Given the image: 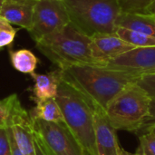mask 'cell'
<instances>
[{
    "label": "cell",
    "mask_w": 155,
    "mask_h": 155,
    "mask_svg": "<svg viewBox=\"0 0 155 155\" xmlns=\"http://www.w3.org/2000/svg\"><path fill=\"white\" fill-rule=\"evenodd\" d=\"M60 69L64 81L104 110L118 94L129 84L137 83L143 75L95 64H74Z\"/></svg>",
    "instance_id": "obj_1"
},
{
    "label": "cell",
    "mask_w": 155,
    "mask_h": 155,
    "mask_svg": "<svg viewBox=\"0 0 155 155\" xmlns=\"http://www.w3.org/2000/svg\"><path fill=\"white\" fill-rule=\"evenodd\" d=\"M55 101L64 121L84 151L97 155L94 138V104L73 85L62 79Z\"/></svg>",
    "instance_id": "obj_2"
},
{
    "label": "cell",
    "mask_w": 155,
    "mask_h": 155,
    "mask_svg": "<svg viewBox=\"0 0 155 155\" xmlns=\"http://www.w3.org/2000/svg\"><path fill=\"white\" fill-rule=\"evenodd\" d=\"M91 37L72 22L35 43L36 48L51 62L64 68L74 64H95L91 52Z\"/></svg>",
    "instance_id": "obj_3"
},
{
    "label": "cell",
    "mask_w": 155,
    "mask_h": 155,
    "mask_svg": "<svg viewBox=\"0 0 155 155\" xmlns=\"http://www.w3.org/2000/svg\"><path fill=\"white\" fill-rule=\"evenodd\" d=\"M70 21L87 36L116 34L118 0H63Z\"/></svg>",
    "instance_id": "obj_4"
},
{
    "label": "cell",
    "mask_w": 155,
    "mask_h": 155,
    "mask_svg": "<svg viewBox=\"0 0 155 155\" xmlns=\"http://www.w3.org/2000/svg\"><path fill=\"white\" fill-rule=\"evenodd\" d=\"M152 98L137 84L125 87L106 106L104 112L115 130L137 133L149 116Z\"/></svg>",
    "instance_id": "obj_5"
},
{
    "label": "cell",
    "mask_w": 155,
    "mask_h": 155,
    "mask_svg": "<svg viewBox=\"0 0 155 155\" xmlns=\"http://www.w3.org/2000/svg\"><path fill=\"white\" fill-rule=\"evenodd\" d=\"M32 121L35 140L46 155H84V149L65 123Z\"/></svg>",
    "instance_id": "obj_6"
},
{
    "label": "cell",
    "mask_w": 155,
    "mask_h": 155,
    "mask_svg": "<svg viewBox=\"0 0 155 155\" xmlns=\"http://www.w3.org/2000/svg\"><path fill=\"white\" fill-rule=\"evenodd\" d=\"M70 18L63 0H36L31 28L28 30L35 42L61 30Z\"/></svg>",
    "instance_id": "obj_7"
},
{
    "label": "cell",
    "mask_w": 155,
    "mask_h": 155,
    "mask_svg": "<svg viewBox=\"0 0 155 155\" xmlns=\"http://www.w3.org/2000/svg\"><path fill=\"white\" fill-rule=\"evenodd\" d=\"M8 124L13 131L15 143L23 155H36L33 121L18 98L14 104Z\"/></svg>",
    "instance_id": "obj_8"
},
{
    "label": "cell",
    "mask_w": 155,
    "mask_h": 155,
    "mask_svg": "<svg viewBox=\"0 0 155 155\" xmlns=\"http://www.w3.org/2000/svg\"><path fill=\"white\" fill-rule=\"evenodd\" d=\"M105 66L140 74H154L155 46L134 48L111 60Z\"/></svg>",
    "instance_id": "obj_9"
},
{
    "label": "cell",
    "mask_w": 155,
    "mask_h": 155,
    "mask_svg": "<svg viewBox=\"0 0 155 155\" xmlns=\"http://www.w3.org/2000/svg\"><path fill=\"white\" fill-rule=\"evenodd\" d=\"M91 52L98 65L105 66L108 62L135 48L116 34L98 35L91 37Z\"/></svg>",
    "instance_id": "obj_10"
},
{
    "label": "cell",
    "mask_w": 155,
    "mask_h": 155,
    "mask_svg": "<svg viewBox=\"0 0 155 155\" xmlns=\"http://www.w3.org/2000/svg\"><path fill=\"white\" fill-rule=\"evenodd\" d=\"M94 138L97 155H119L120 146L116 130L111 125L105 112L94 104Z\"/></svg>",
    "instance_id": "obj_11"
},
{
    "label": "cell",
    "mask_w": 155,
    "mask_h": 155,
    "mask_svg": "<svg viewBox=\"0 0 155 155\" xmlns=\"http://www.w3.org/2000/svg\"><path fill=\"white\" fill-rule=\"evenodd\" d=\"M35 1L4 0L0 10V16L11 25H16L28 31L32 25Z\"/></svg>",
    "instance_id": "obj_12"
},
{
    "label": "cell",
    "mask_w": 155,
    "mask_h": 155,
    "mask_svg": "<svg viewBox=\"0 0 155 155\" xmlns=\"http://www.w3.org/2000/svg\"><path fill=\"white\" fill-rule=\"evenodd\" d=\"M30 75L35 83L32 89V99L35 104L47 99L55 98L58 86L62 81V72L60 68L47 74L34 73Z\"/></svg>",
    "instance_id": "obj_13"
},
{
    "label": "cell",
    "mask_w": 155,
    "mask_h": 155,
    "mask_svg": "<svg viewBox=\"0 0 155 155\" xmlns=\"http://www.w3.org/2000/svg\"><path fill=\"white\" fill-rule=\"evenodd\" d=\"M116 25L155 38V16L150 14L122 12L116 21Z\"/></svg>",
    "instance_id": "obj_14"
},
{
    "label": "cell",
    "mask_w": 155,
    "mask_h": 155,
    "mask_svg": "<svg viewBox=\"0 0 155 155\" xmlns=\"http://www.w3.org/2000/svg\"><path fill=\"white\" fill-rule=\"evenodd\" d=\"M29 114L32 119H40L50 123H64L62 112L55 101V98L36 103Z\"/></svg>",
    "instance_id": "obj_15"
},
{
    "label": "cell",
    "mask_w": 155,
    "mask_h": 155,
    "mask_svg": "<svg viewBox=\"0 0 155 155\" xmlns=\"http://www.w3.org/2000/svg\"><path fill=\"white\" fill-rule=\"evenodd\" d=\"M9 55L12 66L16 71L28 74L35 73L39 60L30 50L19 49L9 51Z\"/></svg>",
    "instance_id": "obj_16"
},
{
    "label": "cell",
    "mask_w": 155,
    "mask_h": 155,
    "mask_svg": "<svg viewBox=\"0 0 155 155\" xmlns=\"http://www.w3.org/2000/svg\"><path fill=\"white\" fill-rule=\"evenodd\" d=\"M116 35L125 42L134 45L135 48L155 46V38L140 32H136L127 28L118 27L116 30Z\"/></svg>",
    "instance_id": "obj_17"
},
{
    "label": "cell",
    "mask_w": 155,
    "mask_h": 155,
    "mask_svg": "<svg viewBox=\"0 0 155 155\" xmlns=\"http://www.w3.org/2000/svg\"><path fill=\"white\" fill-rule=\"evenodd\" d=\"M154 0H118L122 12L144 14Z\"/></svg>",
    "instance_id": "obj_18"
},
{
    "label": "cell",
    "mask_w": 155,
    "mask_h": 155,
    "mask_svg": "<svg viewBox=\"0 0 155 155\" xmlns=\"http://www.w3.org/2000/svg\"><path fill=\"white\" fill-rule=\"evenodd\" d=\"M17 98V95L14 94L0 100V128L7 127L14 104Z\"/></svg>",
    "instance_id": "obj_19"
},
{
    "label": "cell",
    "mask_w": 155,
    "mask_h": 155,
    "mask_svg": "<svg viewBox=\"0 0 155 155\" xmlns=\"http://www.w3.org/2000/svg\"><path fill=\"white\" fill-rule=\"evenodd\" d=\"M16 29L5 19L0 16V49L11 45L15 38Z\"/></svg>",
    "instance_id": "obj_20"
},
{
    "label": "cell",
    "mask_w": 155,
    "mask_h": 155,
    "mask_svg": "<svg viewBox=\"0 0 155 155\" xmlns=\"http://www.w3.org/2000/svg\"><path fill=\"white\" fill-rule=\"evenodd\" d=\"M139 146L136 155H155V134L146 132L139 136Z\"/></svg>",
    "instance_id": "obj_21"
},
{
    "label": "cell",
    "mask_w": 155,
    "mask_h": 155,
    "mask_svg": "<svg viewBox=\"0 0 155 155\" xmlns=\"http://www.w3.org/2000/svg\"><path fill=\"white\" fill-rule=\"evenodd\" d=\"M137 84L151 98H155V74H145L141 75Z\"/></svg>",
    "instance_id": "obj_22"
},
{
    "label": "cell",
    "mask_w": 155,
    "mask_h": 155,
    "mask_svg": "<svg viewBox=\"0 0 155 155\" xmlns=\"http://www.w3.org/2000/svg\"><path fill=\"white\" fill-rule=\"evenodd\" d=\"M0 155H12L6 128H0Z\"/></svg>",
    "instance_id": "obj_23"
},
{
    "label": "cell",
    "mask_w": 155,
    "mask_h": 155,
    "mask_svg": "<svg viewBox=\"0 0 155 155\" xmlns=\"http://www.w3.org/2000/svg\"><path fill=\"white\" fill-rule=\"evenodd\" d=\"M7 130V134H8V138H9V142H10V145H11V151H12V155H23V153H21V151L19 150L15 140L14 138V134H13V131L9 125V124H7L6 127Z\"/></svg>",
    "instance_id": "obj_24"
},
{
    "label": "cell",
    "mask_w": 155,
    "mask_h": 155,
    "mask_svg": "<svg viewBox=\"0 0 155 155\" xmlns=\"http://www.w3.org/2000/svg\"><path fill=\"white\" fill-rule=\"evenodd\" d=\"M155 124V98H152L151 104H150V111H149V116L147 118V121L144 124V126H148L151 124Z\"/></svg>",
    "instance_id": "obj_25"
},
{
    "label": "cell",
    "mask_w": 155,
    "mask_h": 155,
    "mask_svg": "<svg viewBox=\"0 0 155 155\" xmlns=\"http://www.w3.org/2000/svg\"><path fill=\"white\" fill-rule=\"evenodd\" d=\"M35 154L36 155H46L45 151L42 149V147L40 146V144L37 143V141L35 140Z\"/></svg>",
    "instance_id": "obj_26"
},
{
    "label": "cell",
    "mask_w": 155,
    "mask_h": 155,
    "mask_svg": "<svg viewBox=\"0 0 155 155\" xmlns=\"http://www.w3.org/2000/svg\"><path fill=\"white\" fill-rule=\"evenodd\" d=\"M146 14H150V15H153L155 16V0L153 2V4L146 9L145 11Z\"/></svg>",
    "instance_id": "obj_27"
},
{
    "label": "cell",
    "mask_w": 155,
    "mask_h": 155,
    "mask_svg": "<svg viewBox=\"0 0 155 155\" xmlns=\"http://www.w3.org/2000/svg\"><path fill=\"white\" fill-rule=\"evenodd\" d=\"M145 131L146 132H149V133H152L155 134V124H151V125H148L145 127Z\"/></svg>",
    "instance_id": "obj_28"
},
{
    "label": "cell",
    "mask_w": 155,
    "mask_h": 155,
    "mask_svg": "<svg viewBox=\"0 0 155 155\" xmlns=\"http://www.w3.org/2000/svg\"><path fill=\"white\" fill-rule=\"evenodd\" d=\"M119 155H136L135 153H131L127 151H125L124 149L123 148H120V151H119Z\"/></svg>",
    "instance_id": "obj_29"
},
{
    "label": "cell",
    "mask_w": 155,
    "mask_h": 155,
    "mask_svg": "<svg viewBox=\"0 0 155 155\" xmlns=\"http://www.w3.org/2000/svg\"><path fill=\"white\" fill-rule=\"evenodd\" d=\"M84 155H91L89 153H87V152H85V151H84Z\"/></svg>",
    "instance_id": "obj_30"
},
{
    "label": "cell",
    "mask_w": 155,
    "mask_h": 155,
    "mask_svg": "<svg viewBox=\"0 0 155 155\" xmlns=\"http://www.w3.org/2000/svg\"><path fill=\"white\" fill-rule=\"evenodd\" d=\"M3 2H4V0H0V10H1V6H2Z\"/></svg>",
    "instance_id": "obj_31"
},
{
    "label": "cell",
    "mask_w": 155,
    "mask_h": 155,
    "mask_svg": "<svg viewBox=\"0 0 155 155\" xmlns=\"http://www.w3.org/2000/svg\"><path fill=\"white\" fill-rule=\"evenodd\" d=\"M30 1H34V0H30Z\"/></svg>",
    "instance_id": "obj_32"
},
{
    "label": "cell",
    "mask_w": 155,
    "mask_h": 155,
    "mask_svg": "<svg viewBox=\"0 0 155 155\" xmlns=\"http://www.w3.org/2000/svg\"><path fill=\"white\" fill-rule=\"evenodd\" d=\"M45 154H46V153H45Z\"/></svg>",
    "instance_id": "obj_33"
},
{
    "label": "cell",
    "mask_w": 155,
    "mask_h": 155,
    "mask_svg": "<svg viewBox=\"0 0 155 155\" xmlns=\"http://www.w3.org/2000/svg\"><path fill=\"white\" fill-rule=\"evenodd\" d=\"M154 74H155V73H154Z\"/></svg>",
    "instance_id": "obj_34"
}]
</instances>
